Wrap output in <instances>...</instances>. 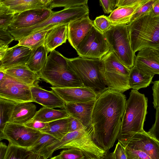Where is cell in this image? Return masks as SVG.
<instances>
[{"mask_svg":"<svg viewBox=\"0 0 159 159\" xmlns=\"http://www.w3.org/2000/svg\"><path fill=\"white\" fill-rule=\"evenodd\" d=\"M126 101L123 93L109 89L95 101L91 122L93 138L107 153L117 139Z\"/></svg>","mask_w":159,"mask_h":159,"instance_id":"6da1fadb","label":"cell"},{"mask_svg":"<svg viewBox=\"0 0 159 159\" xmlns=\"http://www.w3.org/2000/svg\"><path fill=\"white\" fill-rule=\"evenodd\" d=\"M148 98L138 90L132 89L126 100L117 139L125 147L136 133L144 131V122L147 114Z\"/></svg>","mask_w":159,"mask_h":159,"instance_id":"7a4b0ae2","label":"cell"},{"mask_svg":"<svg viewBox=\"0 0 159 159\" xmlns=\"http://www.w3.org/2000/svg\"><path fill=\"white\" fill-rule=\"evenodd\" d=\"M40 79L56 88L84 86L69 67L66 58L55 50L50 52L43 68L38 73Z\"/></svg>","mask_w":159,"mask_h":159,"instance_id":"3957f363","label":"cell"},{"mask_svg":"<svg viewBox=\"0 0 159 159\" xmlns=\"http://www.w3.org/2000/svg\"><path fill=\"white\" fill-rule=\"evenodd\" d=\"M87 5L64 8L58 11H53L48 17L31 26L21 29L8 30L18 41L33 34L48 30L58 26L68 24L89 15Z\"/></svg>","mask_w":159,"mask_h":159,"instance_id":"277c9868","label":"cell"},{"mask_svg":"<svg viewBox=\"0 0 159 159\" xmlns=\"http://www.w3.org/2000/svg\"><path fill=\"white\" fill-rule=\"evenodd\" d=\"M71 148L81 150L85 159H103L107 154L94 141L91 125L68 133L61 140L48 146L47 149L53 153L57 149Z\"/></svg>","mask_w":159,"mask_h":159,"instance_id":"5b68a950","label":"cell"},{"mask_svg":"<svg viewBox=\"0 0 159 159\" xmlns=\"http://www.w3.org/2000/svg\"><path fill=\"white\" fill-rule=\"evenodd\" d=\"M134 52L145 48H159V17L150 15L127 25Z\"/></svg>","mask_w":159,"mask_h":159,"instance_id":"8992f818","label":"cell"},{"mask_svg":"<svg viewBox=\"0 0 159 159\" xmlns=\"http://www.w3.org/2000/svg\"><path fill=\"white\" fill-rule=\"evenodd\" d=\"M66 59L69 67L78 76L84 86L90 88L98 95L108 89L105 83L101 59L79 56Z\"/></svg>","mask_w":159,"mask_h":159,"instance_id":"52a82bcc","label":"cell"},{"mask_svg":"<svg viewBox=\"0 0 159 159\" xmlns=\"http://www.w3.org/2000/svg\"><path fill=\"white\" fill-rule=\"evenodd\" d=\"M103 34L110 50L128 68L133 67L136 56L131 47L127 25H112Z\"/></svg>","mask_w":159,"mask_h":159,"instance_id":"ba28073f","label":"cell"},{"mask_svg":"<svg viewBox=\"0 0 159 159\" xmlns=\"http://www.w3.org/2000/svg\"><path fill=\"white\" fill-rule=\"evenodd\" d=\"M101 59L107 87L122 93L130 89L128 82L130 69L120 61L111 50Z\"/></svg>","mask_w":159,"mask_h":159,"instance_id":"9c48e42d","label":"cell"},{"mask_svg":"<svg viewBox=\"0 0 159 159\" xmlns=\"http://www.w3.org/2000/svg\"><path fill=\"white\" fill-rule=\"evenodd\" d=\"M75 50L80 57L101 59L110 49L104 34L93 26Z\"/></svg>","mask_w":159,"mask_h":159,"instance_id":"30bf717a","label":"cell"},{"mask_svg":"<svg viewBox=\"0 0 159 159\" xmlns=\"http://www.w3.org/2000/svg\"><path fill=\"white\" fill-rule=\"evenodd\" d=\"M0 97L17 103L33 102L30 86L0 70Z\"/></svg>","mask_w":159,"mask_h":159,"instance_id":"8fae6325","label":"cell"},{"mask_svg":"<svg viewBox=\"0 0 159 159\" xmlns=\"http://www.w3.org/2000/svg\"><path fill=\"white\" fill-rule=\"evenodd\" d=\"M5 139L12 144L27 148L30 147L43 133L24 125L8 122L3 131Z\"/></svg>","mask_w":159,"mask_h":159,"instance_id":"7c38bea8","label":"cell"},{"mask_svg":"<svg viewBox=\"0 0 159 159\" xmlns=\"http://www.w3.org/2000/svg\"><path fill=\"white\" fill-rule=\"evenodd\" d=\"M50 88L66 103L85 102L95 100L99 95L92 89L84 86Z\"/></svg>","mask_w":159,"mask_h":159,"instance_id":"4fadbf2b","label":"cell"},{"mask_svg":"<svg viewBox=\"0 0 159 159\" xmlns=\"http://www.w3.org/2000/svg\"><path fill=\"white\" fill-rule=\"evenodd\" d=\"M53 12L49 9H34L15 14L7 30L28 27L46 19Z\"/></svg>","mask_w":159,"mask_h":159,"instance_id":"5bb4252c","label":"cell"},{"mask_svg":"<svg viewBox=\"0 0 159 159\" xmlns=\"http://www.w3.org/2000/svg\"><path fill=\"white\" fill-rule=\"evenodd\" d=\"M134 66L151 75H159V55L157 49L145 48L139 50L136 56Z\"/></svg>","mask_w":159,"mask_h":159,"instance_id":"9a60e30c","label":"cell"},{"mask_svg":"<svg viewBox=\"0 0 159 159\" xmlns=\"http://www.w3.org/2000/svg\"><path fill=\"white\" fill-rule=\"evenodd\" d=\"M32 50L17 44L8 48L0 60V70L19 65H26L30 57Z\"/></svg>","mask_w":159,"mask_h":159,"instance_id":"2e32d148","label":"cell"},{"mask_svg":"<svg viewBox=\"0 0 159 159\" xmlns=\"http://www.w3.org/2000/svg\"><path fill=\"white\" fill-rule=\"evenodd\" d=\"M126 146L143 151L151 159H159V142L145 130L136 134Z\"/></svg>","mask_w":159,"mask_h":159,"instance_id":"e0dca14e","label":"cell"},{"mask_svg":"<svg viewBox=\"0 0 159 159\" xmlns=\"http://www.w3.org/2000/svg\"><path fill=\"white\" fill-rule=\"evenodd\" d=\"M93 26L89 15L68 24L67 39L75 49Z\"/></svg>","mask_w":159,"mask_h":159,"instance_id":"ac0fdd59","label":"cell"},{"mask_svg":"<svg viewBox=\"0 0 159 159\" xmlns=\"http://www.w3.org/2000/svg\"><path fill=\"white\" fill-rule=\"evenodd\" d=\"M33 102L43 107L64 109L66 102L53 91H48L39 87L38 84L30 87Z\"/></svg>","mask_w":159,"mask_h":159,"instance_id":"d6986e66","label":"cell"},{"mask_svg":"<svg viewBox=\"0 0 159 159\" xmlns=\"http://www.w3.org/2000/svg\"><path fill=\"white\" fill-rule=\"evenodd\" d=\"M95 100L85 102L66 103L64 109L70 116L78 120L84 127H89L91 125Z\"/></svg>","mask_w":159,"mask_h":159,"instance_id":"ffe728a7","label":"cell"},{"mask_svg":"<svg viewBox=\"0 0 159 159\" xmlns=\"http://www.w3.org/2000/svg\"><path fill=\"white\" fill-rule=\"evenodd\" d=\"M151 0H144L133 4L117 7L108 17L112 25H128L136 11Z\"/></svg>","mask_w":159,"mask_h":159,"instance_id":"44dd1931","label":"cell"},{"mask_svg":"<svg viewBox=\"0 0 159 159\" xmlns=\"http://www.w3.org/2000/svg\"><path fill=\"white\" fill-rule=\"evenodd\" d=\"M0 70L3 71L17 80L30 87L38 84V80L40 78L38 73L32 71L26 65L14 66Z\"/></svg>","mask_w":159,"mask_h":159,"instance_id":"7402d4cb","label":"cell"},{"mask_svg":"<svg viewBox=\"0 0 159 159\" xmlns=\"http://www.w3.org/2000/svg\"><path fill=\"white\" fill-rule=\"evenodd\" d=\"M37 111L33 102L17 103L8 122L24 125L33 118Z\"/></svg>","mask_w":159,"mask_h":159,"instance_id":"603a6c76","label":"cell"},{"mask_svg":"<svg viewBox=\"0 0 159 159\" xmlns=\"http://www.w3.org/2000/svg\"><path fill=\"white\" fill-rule=\"evenodd\" d=\"M67 29L68 24L57 26L47 31L44 45L48 53L66 42Z\"/></svg>","mask_w":159,"mask_h":159,"instance_id":"cb8c5ba5","label":"cell"},{"mask_svg":"<svg viewBox=\"0 0 159 159\" xmlns=\"http://www.w3.org/2000/svg\"><path fill=\"white\" fill-rule=\"evenodd\" d=\"M9 13L14 14L31 9H48L40 0H4L0 1Z\"/></svg>","mask_w":159,"mask_h":159,"instance_id":"d4e9b609","label":"cell"},{"mask_svg":"<svg viewBox=\"0 0 159 159\" xmlns=\"http://www.w3.org/2000/svg\"><path fill=\"white\" fill-rule=\"evenodd\" d=\"M153 77L134 66L130 69L128 77L130 88L138 90L145 88L149 85Z\"/></svg>","mask_w":159,"mask_h":159,"instance_id":"484cf974","label":"cell"},{"mask_svg":"<svg viewBox=\"0 0 159 159\" xmlns=\"http://www.w3.org/2000/svg\"><path fill=\"white\" fill-rule=\"evenodd\" d=\"M48 53L44 44L32 50L26 66L32 71L38 73L45 66Z\"/></svg>","mask_w":159,"mask_h":159,"instance_id":"4316f807","label":"cell"},{"mask_svg":"<svg viewBox=\"0 0 159 159\" xmlns=\"http://www.w3.org/2000/svg\"><path fill=\"white\" fill-rule=\"evenodd\" d=\"M70 116L64 109H55L43 107L37 111L32 119L45 122H49Z\"/></svg>","mask_w":159,"mask_h":159,"instance_id":"83f0119b","label":"cell"},{"mask_svg":"<svg viewBox=\"0 0 159 159\" xmlns=\"http://www.w3.org/2000/svg\"><path fill=\"white\" fill-rule=\"evenodd\" d=\"M69 117L49 122L48 125L40 131L51 135L60 140L69 133Z\"/></svg>","mask_w":159,"mask_h":159,"instance_id":"f1b7e54d","label":"cell"},{"mask_svg":"<svg viewBox=\"0 0 159 159\" xmlns=\"http://www.w3.org/2000/svg\"><path fill=\"white\" fill-rule=\"evenodd\" d=\"M43 159L40 155L33 153L27 148L9 143L4 159Z\"/></svg>","mask_w":159,"mask_h":159,"instance_id":"f546056e","label":"cell"},{"mask_svg":"<svg viewBox=\"0 0 159 159\" xmlns=\"http://www.w3.org/2000/svg\"><path fill=\"white\" fill-rule=\"evenodd\" d=\"M17 102L0 97V130L3 132Z\"/></svg>","mask_w":159,"mask_h":159,"instance_id":"4dcf8cb0","label":"cell"},{"mask_svg":"<svg viewBox=\"0 0 159 159\" xmlns=\"http://www.w3.org/2000/svg\"><path fill=\"white\" fill-rule=\"evenodd\" d=\"M48 30L34 33L22 38L18 40L17 44L27 47L32 50L35 49L44 44L46 35Z\"/></svg>","mask_w":159,"mask_h":159,"instance_id":"1f68e13d","label":"cell"},{"mask_svg":"<svg viewBox=\"0 0 159 159\" xmlns=\"http://www.w3.org/2000/svg\"><path fill=\"white\" fill-rule=\"evenodd\" d=\"M58 140L52 136L43 133L34 143L28 149L33 153L39 154L45 148Z\"/></svg>","mask_w":159,"mask_h":159,"instance_id":"d6a6232c","label":"cell"},{"mask_svg":"<svg viewBox=\"0 0 159 159\" xmlns=\"http://www.w3.org/2000/svg\"><path fill=\"white\" fill-rule=\"evenodd\" d=\"M61 151L59 154L52 157L51 159H85V157L81 151L71 148Z\"/></svg>","mask_w":159,"mask_h":159,"instance_id":"836d02e7","label":"cell"},{"mask_svg":"<svg viewBox=\"0 0 159 159\" xmlns=\"http://www.w3.org/2000/svg\"><path fill=\"white\" fill-rule=\"evenodd\" d=\"M88 0H52L49 7L52 10L54 8L63 7L64 8L87 5Z\"/></svg>","mask_w":159,"mask_h":159,"instance_id":"e575fe53","label":"cell"},{"mask_svg":"<svg viewBox=\"0 0 159 159\" xmlns=\"http://www.w3.org/2000/svg\"><path fill=\"white\" fill-rule=\"evenodd\" d=\"M14 15L9 13L5 7L0 4V28L7 30Z\"/></svg>","mask_w":159,"mask_h":159,"instance_id":"d590c367","label":"cell"},{"mask_svg":"<svg viewBox=\"0 0 159 159\" xmlns=\"http://www.w3.org/2000/svg\"><path fill=\"white\" fill-rule=\"evenodd\" d=\"M93 26L104 34L110 29L112 25L108 17L102 15L96 18L93 21Z\"/></svg>","mask_w":159,"mask_h":159,"instance_id":"8d00e7d4","label":"cell"},{"mask_svg":"<svg viewBox=\"0 0 159 159\" xmlns=\"http://www.w3.org/2000/svg\"><path fill=\"white\" fill-rule=\"evenodd\" d=\"M154 1L151 0L138 9L133 16L130 22L145 16L150 15Z\"/></svg>","mask_w":159,"mask_h":159,"instance_id":"74e56055","label":"cell"},{"mask_svg":"<svg viewBox=\"0 0 159 159\" xmlns=\"http://www.w3.org/2000/svg\"><path fill=\"white\" fill-rule=\"evenodd\" d=\"M127 159H151L145 152L135 148L126 146L125 147Z\"/></svg>","mask_w":159,"mask_h":159,"instance_id":"f35d334b","label":"cell"},{"mask_svg":"<svg viewBox=\"0 0 159 159\" xmlns=\"http://www.w3.org/2000/svg\"><path fill=\"white\" fill-rule=\"evenodd\" d=\"M104 159H127L125 147L118 141L114 152L107 154Z\"/></svg>","mask_w":159,"mask_h":159,"instance_id":"ab89813d","label":"cell"},{"mask_svg":"<svg viewBox=\"0 0 159 159\" xmlns=\"http://www.w3.org/2000/svg\"><path fill=\"white\" fill-rule=\"evenodd\" d=\"M14 40L7 30L0 28V48H8V45Z\"/></svg>","mask_w":159,"mask_h":159,"instance_id":"60d3db41","label":"cell"},{"mask_svg":"<svg viewBox=\"0 0 159 159\" xmlns=\"http://www.w3.org/2000/svg\"><path fill=\"white\" fill-rule=\"evenodd\" d=\"M156 109L155 122L148 133L151 136L159 142V107Z\"/></svg>","mask_w":159,"mask_h":159,"instance_id":"b9f144b4","label":"cell"},{"mask_svg":"<svg viewBox=\"0 0 159 159\" xmlns=\"http://www.w3.org/2000/svg\"><path fill=\"white\" fill-rule=\"evenodd\" d=\"M49 122H45L38 120H31L24 125L31 128L41 131L48 126Z\"/></svg>","mask_w":159,"mask_h":159,"instance_id":"7bdbcfd3","label":"cell"},{"mask_svg":"<svg viewBox=\"0 0 159 159\" xmlns=\"http://www.w3.org/2000/svg\"><path fill=\"white\" fill-rule=\"evenodd\" d=\"M153 104L155 109L159 107V80L153 82Z\"/></svg>","mask_w":159,"mask_h":159,"instance_id":"ee69618b","label":"cell"},{"mask_svg":"<svg viewBox=\"0 0 159 159\" xmlns=\"http://www.w3.org/2000/svg\"><path fill=\"white\" fill-rule=\"evenodd\" d=\"M84 128L78 120L71 116L69 117V132L75 131Z\"/></svg>","mask_w":159,"mask_h":159,"instance_id":"f6af8a7d","label":"cell"},{"mask_svg":"<svg viewBox=\"0 0 159 159\" xmlns=\"http://www.w3.org/2000/svg\"><path fill=\"white\" fill-rule=\"evenodd\" d=\"M100 6L105 13H111L114 9L111 0H99Z\"/></svg>","mask_w":159,"mask_h":159,"instance_id":"bcb514c9","label":"cell"},{"mask_svg":"<svg viewBox=\"0 0 159 159\" xmlns=\"http://www.w3.org/2000/svg\"><path fill=\"white\" fill-rule=\"evenodd\" d=\"M150 15L153 17H159V0H154Z\"/></svg>","mask_w":159,"mask_h":159,"instance_id":"7dc6e473","label":"cell"},{"mask_svg":"<svg viewBox=\"0 0 159 159\" xmlns=\"http://www.w3.org/2000/svg\"><path fill=\"white\" fill-rule=\"evenodd\" d=\"M144 0H120L117 7L133 4Z\"/></svg>","mask_w":159,"mask_h":159,"instance_id":"c3c4849f","label":"cell"},{"mask_svg":"<svg viewBox=\"0 0 159 159\" xmlns=\"http://www.w3.org/2000/svg\"><path fill=\"white\" fill-rule=\"evenodd\" d=\"M8 146L5 143L1 142L0 143V159H4L6 154Z\"/></svg>","mask_w":159,"mask_h":159,"instance_id":"681fc988","label":"cell"},{"mask_svg":"<svg viewBox=\"0 0 159 159\" xmlns=\"http://www.w3.org/2000/svg\"><path fill=\"white\" fill-rule=\"evenodd\" d=\"M40 1L43 4L48 8H49L52 1L51 0H40Z\"/></svg>","mask_w":159,"mask_h":159,"instance_id":"f907efd6","label":"cell"},{"mask_svg":"<svg viewBox=\"0 0 159 159\" xmlns=\"http://www.w3.org/2000/svg\"><path fill=\"white\" fill-rule=\"evenodd\" d=\"M120 0H111L113 8L114 9L117 7Z\"/></svg>","mask_w":159,"mask_h":159,"instance_id":"816d5d0a","label":"cell"},{"mask_svg":"<svg viewBox=\"0 0 159 159\" xmlns=\"http://www.w3.org/2000/svg\"><path fill=\"white\" fill-rule=\"evenodd\" d=\"M157 51H158V54L159 55V48L157 49Z\"/></svg>","mask_w":159,"mask_h":159,"instance_id":"f5cc1de1","label":"cell"},{"mask_svg":"<svg viewBox=\"0 0 159 159\" xmlns=\"http://www.w3.org/2000/svg\"><path fill=\"white\" fill-rule=\"evenodd\" d=\"M3 0H0V1H3Z\"/></svg>","mask_w":159,"mask_h":159,"instance_id":"db71d44e","label":"cell"},{"mask_svg":"<svg viewBox=\"0 0 159 159\" xmlns=\"http://www.w3.org/2000/svg\"><path fill=\"white\" fill-rule=\"evenodd\" d=\"M51 0L52 1V0Z\"/></svg>","mask_w":159,"mask_h":159,"instance_id":"11a10c76","label":"cell"}]
</instances>
